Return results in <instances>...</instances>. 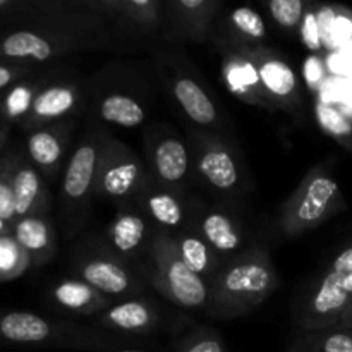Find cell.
Here are the masks:
<instances>
[{
	"instance_id": "cell-36",
	"label": "cell",
	"mask_w": 352,
	"mask_h": 352,
	"mask_svg": "<svg viewBox=\"0 0 352 352\" xmlns=\"http://www.w3.org/2000/svg\"><path fill=\"white\" fill-rule=\"evenodd\" d=\"M302 76H305L306 86L311 91H316L318 86L322 85L323 78H325V64L318 55H311V57L306 58L305 64H302Z\"/></svg>"
},
{
	"instance_id": "cell-17",
	"label": "cell",
	"mask_w": 352,
	"mask_h": 352,
	"mask_svg": "<svg viewBox=\"0 0 352 352\" xmlns=\"http://www.w3.org/2000/svg\"><path fill=\"white\" fill-rule=\"evenodd\" d=\"M210 40H213L215 47L222 54V76L229 91L248 105L270 109V103H268L260 76H258L256 65L251 62V58L237 50L217 28L213 30Z\"/></svg>"
},
{
	"instance_id": "cell-19",
	"label": "cell",
	"mask_w": 352,
	"mask_h": 352,
	"mask_svg": "<svg viewBox=\"0 0 352 352\" xmlns=\"http://www.w3.org/2000/svg\"><path fill=\"white\" fill-rule=\"evenodd\" d=\"M158 311L150 299L133 298L116 301L93 318V327L109 333L146 336L158 325Z\"/></svg>"
},
{
	"instance_id": "cell-14",
	"label": "cell",
	"mask_w": 352,
	"mask_h": 352,
	"mask_svg": "<svg viewBox=\"0 0 352 352\" xmlns=\"http://www.w3.org/2000/svg\"><path fill=\"white\" fill-rule=\"evenodd\" d=\"M82 107V88L76 78H67L55 72L50 81L40 89L33 100L30 112L19 126L31 133L40 127L78 117Z\"/></svg>"
},
{
	"instance_id": "cell-29",
	"label": "cell",
	"mask_w": 352,
	"mask_h": 352,
	"mask_svg": "<svg viewBox=\"0 0 352 352\" xmlns=\"http://www.w3.org/2000/svg\"><path fill=\"white\" fill-rule=\"evenodd\" d=\"M315 117L320 129L336 140L340 146L352 151V117L347 116L340 109L330 103L318 102L315 103Z\"/></svg>"
},
{
	"instance_id": "cell-22",
	"label": "cell",
	"mask_w": 352,
	"mask_h": 352,
	"mask_svg": "<svg viewBox=\"0 0 352 352\" xmlns=\"http://www.w3.org/2000/svg\"><path fill=\"white\" fill-rule=\"evenodd\" d=\"M170 93L182 112L191 122L206 129H220L222 117L215 100L212 98L205 86L196 81L191 74L175 72L170 78Z\"/></svg>"
},
{
	"instance_id": "cell-31",
	"label": "cell",
	"mask_w": 352,
	"mask_h": 352,
	"mask_svg": "<svg viewBox=\"0 0 352 352\" xmlns=\"http://www.w3.org/2000/svg\"><path fill=\"white\" fill-rule=\"evenodd\" d=\"M227 28L244 40L254 41V43H263L267 36L263 17L251 7H236L230 10L227 16Z\"/></svg>"
},
{
	"instance_id": "cell-34",
	"label": "cell",
	"mask_w": 352,
	"mask_h": 352,
	"mask_svg": "<svg viewBox=\"0 0 352 352\" xmlns=\"http://www.w3.org/2000/svg\"><path fill=\"white\" fill-rule=\"evenodd\" d=\"M299 34H301V40L306 48H309L311 52L322 50L323 33H322V24H320V14L311 2H309L308 10H306L305 17H302L301 28H299Z\"/></svg>"
},
{
	"instance_id": "cell-6",
	"label": "cell",
	"mask_w": 352,
	"mask_h": 352,
	"mask_svg": "<svg viewBox=\"0 0 352 352\" xmlns=\"http://www.w3.org/2000/svg\"><path fill=\"white\" fill-rule=\"evenodd\" d=\"M148 254L153 263L151 284L164 298L186 309L208 308L210 284L184 263L170 232L155 227Z\"/></svg>"
},
{
	"instance_id": "cell-30",
	"label": "cell",
	"mask_w": 352,
	"mask_h": 352,
	"mask_svg": "<svg viewBox=\"0 0 352 352\" xmlns=\"http://www.w3.org/2000/svg\"><path fill=\"white\" fill-rule=\"evenodd\" d=\"M294 346L301 352H352V330L333 327L323 332L302 333Z\"/></svg>"
},
{
	"instance_id": "cell-9",
	"label": "cell",
	"mask_w": 352,
	"mask_h": 352,
	"mask_svg": "<svg viewBox=\"0 0 352 352\" xmlns=\"http://www.w3.org/2000/svg\"><path fill=\"white\" fill-rule=\"evenodd\" d=\"M107 21L116 43H140L164 36L165 2L162 0H86Z\"/></svg>"
},
{
	"instance_id": "cell-39",
	"label": "cell",
	"mask_w": 352,
	"mask_h": 352,
	"mask_svg": "<svg viewBox=\"0 0 352 352\" xmlns=\"http://www.w3.org/2000/svg\"><path fill=\"white\" fill-rule=\"evenodd\" d=\"M337 327H340V329L352 330V299H351L349 306H347V309H346V311H344L342 318H340L339 325H337Z\"/></svg>"
},
{
	"instance_id": "cell-38",
	"label": "cell",
	"mask_w": 352,
	"mask_h": 352,
	"mask_svg": "<svg viewBox=\"0 0 352 352\" xmlns=\"http://www.w3.org/2000/svg\"><path fill=\"white\" fill-rule=\"evenodd\" d=\"M330 270L336 272V274L344 275V277L352 274V246L346 248L342 253L337 254L336 260L330 265Z\"/></svg>"
},
{
	"instance_id": "cell-23",
	"label": "cell",
	"mask_w": 352,
	"mask_h": 352,
	"mask_svg": "<svg viewBox=\"0 0 352 352\" xmlns=\"http://www.w3.org/2000/svg\"><path fill=\"white\" fill-rule=\"evenodd\" d=\"M10 237L33 267L50 263L57 254V234L54 222L47 215L17 219L10 229Z\"/></svg>"
},
{
	"instance_id": "cell-7",
	"label": "cell",
	"mask_w": 352,
	"mask_h": 352,
	"mask_svg": "<svg viewBox=\"0 0 352 352\" xmlns=\"http://www.w3.org/2000/svg\"><path fill=\"white\" fill-rule=\"evenodd\" d=\"M150 179L143 158L126 143L110 138L100 155L95 196L113 201L117 206L134 205Z\"/></svg>"
},
{
	"instance_id": "cell-27",
	"label": "cell",
	"mask_w": 352,
	"mask_h": 352,
	"mask_svg": "<svg viewBox=\"0 0 352 352\" xmlns=\"http://www.w3.org/2000/svg\"><path fill=\"white\" fill-rule=\"evenodd\" d=\"M177 243L179 253H181L184 263L195 272L196 275H199L201 278H205L210 284V280L213 278V275L219 272V268L222 267L223 261L220 260L215 254V251L205 243L201 236H199L198 230L195 229V226H189L188 229L181 230L177 234H172Z\"/></svg>"
},
{
	"instance_id": "cell-21",
	"label": "cell",
	"mask_w": 352,
	"mask_h": 352,
	"mask_svg": "<svg viewBox=\"0 0 352 352\" xmlns=\"http://www.w3.org/2000/svg\"><path fill=\"white\" fill-rule=\"evenodd\" d=\"M12 184L17 219L47 215L52 206V192L43 175L23 153H17Z\"/></svg>"
},
{
	"instance_id": "cell-33",
	"label": "cell",
	"mask_w": 352,
	"mask_h": 352,
	"mask_svg": "<svg viewBox=\"0 0 352 352\" xmlns=\"http://www.w3.org/2000/svg\"><path fill=\"white\" fill-rule=\"evenodd\" d=\"M309 2L305 0H270L267 9L272 19L285 31H296L302 23Z\"/></svg>"
},
{
	"instance_id": "cell-13",
	"label": "cell",
	"mask_w": 352,
	"mask_h": 352,
	"mask_svg": "<svg viewBox=\"0 0 352 352\" xmlns=\"http://www.w3.org/2000/svg\"><path fill=\"white\" fill-rule=\"evenodd\" d=\"M342 277L329 268L309 289L298 316L302 333L323 332L339 325L352 299L342 289Z\"/></svg>"
},
{
	"instance_id": "cell-44",
	"label": "cell",
	"mask_w": 352,
	"mask_h": 352,
	"mask_svg": "<svg viewBox=\"0 0 352 352\" xmlns=\"http://www.w3.org/2000/svg\"><path fill=\"white\" fill-rule=\"evenodd\" d=\"M120 352H141V351H129V349H122Z\"/></svg>"
},
{
	"instance_id": "cell-43",
	"label": "cell",
	"mask_w": 352,
	"mask_h": 352,
	"mask_svg": "<svg viewBox=\"0 0 352 352\" xmlns=\"http://www.w3.org/2000/svg\"><path fill=\"white\" fill-rule=\"evenodd\" d=\"M289 352H301V351H299V349H298V347H296V346H294V344H292V347H291V349H289Z\"/></svg>"
},
{
	"instance_id": "cell-1",
	"label": "cell",
	"mask_w": 352,
	"mask_h": 352,
	"mask_svg": "<svg viewBox=\"0 0 352 352\" xmlns=\"http://www.w3.org/2000/svg\"><path fill=\"white\" fill-rule=\"evenodd\" d=\"M113 47L110 28L86 0L48 2L40 16L0 33V62L45 65Z\"/></svg>"
},
{
	"instance_id": "cell-35",
	"label": "cell",
	"mask_w": 352,
	"mask_h": 352,
	"mask_svg": "<svg viewBox=\"0 0 352 352\" xmlns=\"http://www.w3.org/2000/svg\"><path fill=\"white\" fill-rule=\"evenodd\" d=\"M43 65L33 64H17V62H0V91L12 88L23 79L31 78L43 71Z\"/></svg>"
},
{
	"instance_id": "cell-37",
	"label": "cell",
	"mask_w": 352,
	"mask_h": 352,
	"mask_svg": "<svg viewBox=\"0 0 352 352\" xmlns=\"http://www.w3.org/2000/svg\"><path fill=\"white\" fill-rule=\"evenodd\" d=\"M177 352H223V346L219 336H215L213 332H205L195 337L188 346H184Z\"/></svg>"
},
{
	"instance_id": "cell-12",
	"label": "cell",
	"mask_w": 352,
	"mask_h": 352,
	"mask_svg": "<svg viewBox=\"0 0 352 352\" xmlns=\"http://www.w3.org/2000/svg\"><path fill=\"white\" fill-rule=\"evenodd\" d=\"M79 278L112 301L141 298L143 282L131 265L113 251L93 253L76 261Z\"/></svg>"
},
{
	"instance_id": "cell-32",
	"label": "cell",
	"mask_w": 352,
	"mask_h": 352,
	"mask_svg": "<svg viewBox=\"0 0 352 352\" xmlns=\"http://www.w3.org/2000/svg\"><path fill=\"white\" fill-rule=\"evenodd\" d=\"M19 151H9L0 158V220L12 229L16 223V205H14V167Z\"/></svg>"
},
{
	"instance_id": "cell-26",
	"label": "cell",
	"mask_w": 352,
	"mask_h": 352,
	"mask_svg": "<svg viewBox=\"0 0 352 352\" xmlns=\"http://www.w3.org/2000/svg\"><path fill=\"white\" fill-rule=\"evenodd\" d=\"M54 69L55 67H52V65H47L38 74L23 79L17 85H14L12 88L7 89L6 95L0 98V120H6L9 124H19L26 117V113L30 112L33 100L36 98L40 89L57 72Z\"/></svg>"
},
{
	"instance_id": "cell-4",
	"label": "cell",
	"mask_w": 352,
	"mask_h": 352,
	"mask_svg": "<svg viewBox=\"0 0 352 352\" xmlns=\"http://www.w3.org/2000/svg\"><path fill=\"white\" fill-rule=\"evenodd\" d=\"M110 138L103 127H88L69 155L58 188V215L67 237L74 236L85 223L95 198L100 155Z\"/></svg>"
},
{
	"instance_id": "cell-28",
	"label": "cell",
	"mask_w": 352,
	"mask_h": 352,
	"mask_svg": "<svg viewBox=\"0 0 352 352\" xmlns=\"http://www.w3.org/2000/svg\"><path fill=\"white\" fill-rule=\"evenodd\" d=\"M96 113L103 122L120 127H138L146 120L143 103L126 93H107L96 100Z\"/></svg>"
},
{
	"instance_id": "cell-3",
	"label": "cell",
	"mask_w": 352,
	"mask_h": 352,
	"mask_svg": "<svg viewBox=\"0 0 352 352\" xmlns=\"http://www.w3.org/2000/svg\"><path fill=\"white\" fill-rule=\"evenodd\" d=\"M0 342L7 346L120 352V339L96 327L47 318L31 311H0Z\"/></svg>"
},
{
	"instance_id": "cell-25",
	"label": "cell",
	"mask_w": 352,
	"mask_h": 352,
	"mask_svg": "<svg viewBox=\"0 0 352 352\" xmlns=\"http://www.w3.org/2000/svg\"><path fill=\"white\" fill-rule=\"evenodd\" d=\"M50 296L55 306L82 318H95L116 302L81 278H64L57 282L50 289Z\"/></svg>"
},
{
	"instance_id": "cell-24",
	"label": "cell",
	"mask_w": 352,
	"mask_h": 352,
	"mask_svg": "<svg viewBox=\"0 0 352 352\" xmlns=\"http://www.w3.org/2000/svg\"><path fill=\"white\" fill-rule=\"evenodd\" d=\"M192 226L223 263L248 250L239 223L222 210H201Z\"/></svg>"
},
{
	"instance_id": "cell-15",
	"label": "cell",
	"mask_w": 352,
	"mask_h": 352,
	"mask_svg": "<svg viewBox=\"0 0 352 352\" xmlns=\"http://www.w3.org/2000/svg\"><path fill=\"white\" fill-rule=\"evenodd\" d=\"M220 9V0H168L165 2L164 38L188 43L210 40Z\"/></svg>"
},
{
	"instance_id": "cell-20",
	"label": "cell",
	"mask_w": 352,
	"mask_h": 352,
	"mask_svg": "<svg viewBox=\"0 0 352 352\" xmlns=\"http://www.w3.org/2000/svg\"><path fill=\"white\" fill-rule=\"evenodd\" d=\"M134 205L146 215V219L155 227L170 234L181 232L192 223L189 222L181 192L164 188V186L157 184L153 179H150Z\"/></svg>"
},
{
	"instance_id": "cell-11",
	"label": "cell",
	"mask_w": 352,
	"mask_h": 352,
	"mask_svg": "<svg viewBox=\"0 0 352 352\" xmlns=\"http://www.w3.org/2000/svg\"><path fill=\"white\" fill-rule=\"evenodd\" d=\"M144 165L157 184L175 192L184 191L195 168L191 148L167 127H155L144 134Z\"/></svg>"
},
{
	"instance_id": "cell-10",
	"label": "cell",
	"mask_w": 352,
	"mask_h": 352,
	"mask_svg": "<svg viewBox=\"0 0 352 352\" xmlns=\"http://www.w3.org/2000/svg\"><path fill=\"white\" fill-rule=\"evenodd\" d=\"M189 148L195 170L212 191L236 196L246 188L239 160L219 136L203 129L189 131Z\"/></svg>"
},
{
	"instance_id": "cell-16",
	"label": "cell",
	"mask_w": 352,
	"mask_h": 352,
	"mask_svg": "<svg viewBox=\"0 0 352 352\" xmlns=\"http://www.w3.org/2000/svg\"><path fill=\"white\" fill-rule=\"evenodd\" d=\"M78 120V117H71L28 133L26 157L47 182H55L64 172Z\"/></svg>"
},
{
	"instance_id": "cell-41",
	"label": "cell",
	"mask_w": 352,
	"mask_h": 352,
	"mask_svg": "<svg viewBox=\"0 0 352 352\" xmlns=\"http://www.w3.org/2000/svg\"><path fill=\"white\" fill-rule=\"evenodd\" d=\"M342 289L347 292V294L352 296V274L342 277Z\"/></svg>"
},
{
	"instance_id": "cell-18",
	"label": "cell",
	"mask_w": 352,
	"mask_h": 352,
	"mask_svg": "<svg viewBox=\"0 0 352 352\" xmlns=\"http://www.w3.org/2000/svg\"><path fill=\"white\" fill-rule=\"evenodd\" d=\"M155 226L136 205L117 206V213L107 227L109 250L129 263L146 248L150 251Z\"/></svg>"
},
{
	"instance_id": "cell-5",
	"label": "cell",
	"mask_w": 352,
	"mask_h": 352,
	"mask_svg": "<svg viewBox=\"0 0 352 352\" xmlns=\"http://www.w3.org/2000/svg\"><path fill=\"white\" fill-rule=\"evenodd\" d=\"M346 208L342 189L332 172V162L309 168L280 208V229L285 237L302 236Z\"/></svg>"
},
{
	"instance_id": "cell-2",
	"label": "cell",
	"mask_w": 352,
	"mask_h": 352,
	"mask_svg": "<svg viewBox=\"0 0 352 352\" xmlns=\"http://www.w3.org/2000/svg\"><path fill=\"white\" fill-rule=\"evenodd\" d=\"M278 287V274L265 248H248L219 268L210 280L206 313L213 318L244 316L263 305Z\"/></svg>"
},
{
	"instance_id": "cell-42",
	"label": "cell",
	"mask_w": 352,
	"mask_h": 352,
	"mask_svg": "<svg viewBox=\"0 0 352 352\" xmlns=\"http://www.w3.org/2000/svg\"><path fill=\"white\" fill-rule=\"evenodd\" d=\"M0 236H10V227L6 222H2V220H0Z\"/></svg>"
},
{
	"instance_id": "cell-8",
	"label": "cell",
	"mask_w": 352,
	"mask_h": 352,
	"mask_svg": "<svg viewBox=\"0 0 352 352\" xmlns=\"http://www.w3.org/2000/svg\"><path fill=\"white\" fill-rule=\"evenodd\" d=\"M220 33L256 65L261 86L272 110H284L294 116L302 112L301 85L298 74L287 60H284L277 52L265 47L263 43L244 40L227 26Z\"/></svg>"
},
{
	"instance_id": "cell-40",
	"label": "cell",
	"mask_w": 352,
	"mask_h": 352,
	"mask_svg": "<svg viewBox=\"0 0 352 352\" xmlns=\"http://www.w3.org/2000/svg\"><path fill=\"white\" fill-rule=\"evenodd\" d=\"M12 124L6 122V120H0V151H2V146L6 144L7 136H9V131Z\"/></svg>"
}]
</instances>
